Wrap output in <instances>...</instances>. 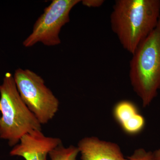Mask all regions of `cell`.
Masks as SVG:
<instances>
[{"label": "cell", "mask_w": 160, "mask_h": 160, "mask_svg": "<svg viewBox=\"0 0 160 160\" xmlns=\"http://www.w3.org/2000/svg\"><path fill=\"white\" fill-rule=\"evenodd\" d=\"M0 138L10 146L19 142L23 136L35 130H42L40 124L20 97L14 77L6 72L0 85Z\"/></svg>", "instance_id": "3957f363"}, {"label": "cell", "mask_w": 160, "mask_h": 160, "mask_svg": "<svg viewBox=\"0 0 160 160\" xmlns=\"http://www.w3.org/2000/svg\"><path fill=\"white\" fill-rule=\"evenodd\" d=\"M105 1L103 0H83L82 3L84 6L89 7H99L103 5Z\"/></svg>", "instance_id": "8fae6325"}, {"label": "cell", "mask_w": 160, "mask_h": 160, "mask_svg": "<svg viewBox=\"0 0 160 160\" xmlns=\"http://www.w3.org/2000/svg\"><path fill=\"white\" fill-rule=\"evenodd\" d=\"M154 160H160V148L153 152Z\"/></svg>", "instance_id": "7c38bea8"}, {"label": "cell", "mask_w": 160, "mask_h": 160, "mask_svg": "<svg viewBox=\"0 0 160 160\" xmlns=\"http://www.w3.org/2000/svg\"><path fill=\"white\" fill-rule=\"evenodd\" d=\"M132 55L130 83L142 106L146 107L160 90V18L155 28Z\"/></svg>", "instance_id": "7a4b0ae2"}, {"label": "cell", "mask_w": 160, "mask_h": 160, "mask_svg": "<svg viewBox=\"0 0 160 160\" xmlns=\"http://www.w3.org/2000/svg\"><path fill=\"white\" fill-rule=\"evenodd\" d=\"M77 147L82 160H129L125 157L118 144L97 137L83 138Z\"/></svg>", "instance_id": "52a82bcc"}, {"label": "cell", "mask_w": 160, "mask_h": 160, "mask_svg": "<svg viewBox=\"0 0 160 160\" xmlns=\"http://www.w3.org/2000/svg\"><path fill=\"white\" fill-rule=\"evenodd\" d=\"M80 0H53L44 9V12L35 23L31 34L23 42L26 47H31L38 42L46 46L59 45V34L61 29L70 21L71 9Z\"/></svg>", "instance_id": "5b68a950"}, {"label": "cell", "mask_w": 160, "mask_h": 160, "mask_svg": "<svg viewBox=\"0 0 160 160\" xmlns=\"http://www.w3.org/2000/svg\"><path fill=\"white\" fill-rule=\"evenodd\" d=\"M127 158L129 160H154L153 152L147 151L143 148L136 149Z\"/></svg>", "instance_id": "30bf717a"}, {"label": "cell", "mask_w": 160, "mask_h": 160, "mask_svg": "<svg viewBox=\"0 0 160 160\" xmlns=\"http://www.w3.org/2000/svg\"><path fill=\"white\" fill-rule=\"evenodd\" d=\"M15 82L20 97L41 125L49 122L57 113L59 101L40 76L29 69L15 72Z\"/></svg>", "instance_id": "277c9868"}, {"label": "cell", "mask_w": 160, "mask_h": 160, "mask_svg": "<svg viewBox=\"0 0 160 160\" xmlns=\"http://www.w3.org/2000/svg\"><path fill=\"white\" fill-rule=\"evenodd\" d=\"M160 18V0H117L110 24L124 49L132 54L156 27Z\"/></svg>", "instance_id": "6da1fadb"}, {"label": "cell", "mask_w": 160, "mask_h": 160, "mask_svg": "<svg viewBox=\"0 0 160 160\" xmlns=\"http://www.w3.org/2000/svg\"><path fill=\"white\" fill-rule=\"evenodd\" d=\"M113 115L126 134H139L145 128V118L140 113L137 106L131 101L122 100L118 102L113 108Z\"/></svg>", "instance_id": "ba28073f"}, {"label": "cell", "mask_w": 160, "mask_h": 160, "mask_svg": "<svg viewBox=\"0 0 160 160\" xmlns=\"http://www.w3.org/2000/svg\"><path fill=\"white\" fill-rule=\"evenodd\" d=\"M62 144L59 138L46 136L42 130H33L21 138L10 155L26 160H47L49 152Z\"/></svg>", "instance_id": "8992f818"}, {"label": "cell", "mask_w": 160, "mask_h": 160, "mask_svg": "<svg viewBox=\"0 0 160 160\" xmlns=\"http://www.w3.org/2000/svg\"><path fill=\"white\" fill-rule=\"evenodd\" d=\"M79 154L77 146L70 145L65 147L62 143L50 152L49 156L50 160H77Z\"/></svg>", "instance_id": "9c48e42d"}]
</instances>
